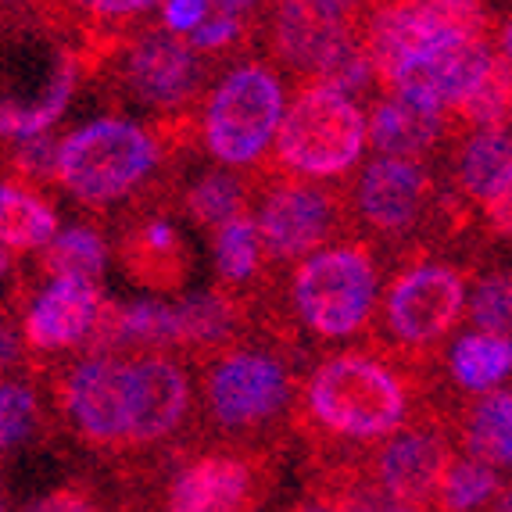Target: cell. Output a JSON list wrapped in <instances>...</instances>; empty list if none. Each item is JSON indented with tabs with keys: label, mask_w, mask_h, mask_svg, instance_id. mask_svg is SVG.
I'll return each mask as SVG.
<instances>
[{
	"label": "cell",
	"mask_w": 512,
	"mask_h": 512,
	"mask_svg": "<svg viewBox=\"0 0 512 512\" xmlns=\"http://www.w3.org/2000/svg\"><path fill=\"white\" fill-rule=\"evenodd\" d=\"M498 33L484 0H369L362 43L380 94L452 115L502 54Z\"/></svg>",
	"instance_id": "cell-1"
},
{
	"label": "cell",
	"mask_w": 512,
	"mask_h": 512,
	"mask_svg": "<svg viewBox=\"0 0 512 512\" xmlns=\"http://www.w3.org/2000/svg\"><path fill=\"white\" fill-rule=\"evenodd\" d=\"M441 373L405 366L369 341L323 351L301 376L294 437L308 462L362 459L437 402Z\"/></svg>",
	"instance_id": "cell-2"
},
{
	"label": "cell",
	"mask_w": 512,
	"mask_h": 512,
	"mask_svg": "<svg viewBox=\"0 0 512 512\" xmlns=\"http://www.w3.org/2000/svg\"><path fill=\"white\" fill-rule=\"evenodd\" d=\"M305 348L255 326L194 362L201 437L251 448H287L294 437Z\"/></svg>",
	"instance_id": "cell-3"
},
{
	"label": "cell",
	"mask_w": 512,
	"mask_h": 512,
	"mask_svg": "<svg viewBox=\"0 0 512 512\" xmlns=\"http://www.w3.org/2000/svg\"><path fill=\"white\" fill-rule=\"evenodd\" d=\"M176 176L180 169L165 162L147 122L101 119L61 137L54 187L86 212L108 215L126 205V215H140L176 208Z\"/></svg>",
	"instance_id": "cell-4"
},
{
	"label": "cell",
	"mask_w": 512,
	"mask_h": 512,
	"mask_svg": "<svg viewBox=\"0 0 512 512\" xmlns=\"http://www.w3.org/2000/svg\"><path fill=\"white\" fill-rule=\"evenodd\" d=\"M473 265L437 258L430 244L394 255L366 341L416 369H441L448 341L470 312Z\"/></svg>",
	"instance_id": "cell-5"
},
{
	"label": "cell",
	"mask_w": 512,
	"mask_h": 512,
	"mask_svg": "<svg viewBox=\"0 0 512 512\" xmlns=\"http://www.w3.org/2000/svg\"><path fill=\"white\" fill-rule=\"evenodd\" d=\"M384 298V262L373 237L351 233L316 255L291 265L280 280V308L301 341L344 348L351 337H369Z\"/></svg>",
	"instance_id": "cell-6"
},
{
	"label": "cell",
	"mask_w": 512,
	"mask_h": 512,
	"mask_svg": "<svg viewBox=\"0 0 512 512\" xmlns=\"http://www.w3.org/2000/svg\"><path fill=\"white\" fill-rule=\"evenodd\" d=\"M283 448L201 441L169 455L126 491L129 512H265L280 487Z\"/></svg>",
	"instance_id": "cell-7"
},
{
	"label": "cell",
	"mask_w": 512,
	"mask_h": 512,
	"mask_svg": "<svg viewBox=\"0 0 512 512\" xmlns=\"http://www.w3.org/2000/svg\"><path fill=\"white\" fill-rule=\"evenodd\" d=\"M369 147L366 111L355 97L326 83H298L276 144L258 176L308 183H351Z\"/></svg>",
	"instance_id": "cell-8"
},
{
	"label": "cell",
	"mask_w": 512,
	"mask_h": 512,
	"mask_svg": "<svg viewBox=\"0 0 512 512\" xmlns=\"http://www.w3.org/2000/svg\"><path fill=\"white\" fill-rule=\"evenodd\" d=\"M283 115L287 86L276 65L244 58L215 79L201 104V147L226 169L258 172L269 162Z\"/></svg>",
	"instance_id": "cell-9"
},
{
	"label": "cell",
	"mask_w": 512,
	"mask_h": 512,
	"mask_svg": "<svg viewBox=\"0 0 512 512\" xmlns=\"http://www.w3.org/2000/svg\"><path fill=\"white\" fill-rule=\"evenodd\" d=\"M215 69L219 61L197 51L190 36L172 33L158 22L129 36V43L111 58L104 76L122 101L147 108L151 115H172V111H190L205 104Z\"/></svg>",
	"instance_id": "cell-10"
},
{
	"label": "cell",
	"mask_w": 512,
	"mask_h": 512,
	"mask_svg": "<svg viewBox=\"0 0 512 512\" xmlns=\"http://www.w3.org/2000/svg\"><path fill=\"white\" fill-rule=\"evenodd\" d=\"M258 176V172H255ZM255 222L276 269L330 248L355 233L351 183H308L287 176H258Z\"/></svg>",
	"instance_id": "cell-11"
},
{
	"label": "cell",
	"mask_w": 512,
	"mask_h": 512,
	"mask_svg": "<svg viewBox=\"0 0 512 512\" xmlns=\"http://www.w3.org/2000/svg\"><path fill=\"white\" fill-rule=\"evenodd\" d=\"M441 187L427 162L412 158H369L366 169L351 180V212L355 226L376 244L394 248V255L434 240L441 215ZM434 248V244H430Z\"/></svg>",
	"instance_id": "cell-12"
},
{
	"label": "cell",
	"mask_w": 512,
	"mask_h": 512,
	"mask_svg": "<svg viewBox=\"0 0 512 512\" xmlns=\"http://www.w3.org/2000/svg\"><path fill=\"white\" fill-rule=\"evenodd\" d=\"M452 409L455 402H448V391H441L437 402L427 405L412 423L362 455V470L391 502V509H434L437 487L462 455Z\"/></svg>",
	"instance_id": "cell-13"
},
{
	"label": "cell",
	"mask_w": 512,
	"mask_h": 512,
	"mask_svg": "<svg viewBox=\"0 0 512 512\" xmlns=\"http://www.w3.org/2000/svg\"><path fill=\"white\" fill-rule=\"evenodd\" d=\"M162 0H22L26 15L51 36L65 40L86 79L104 76L111 58L147 26Z\"/></svg>",
	"instance_id": "cell-14"
},
{
	"label": "cell",
	"mask_w": 512,
	"mask_h": 512,
	"mask_svg": "<svg viewBox=\"0 0 512 512\" xmlns=\"http://www.w3.org/2000/svg\"><path fill=\"white\" fill-rule=\"evenodd\" d=\"M108 298L97 283L86 280H54L40 294L22 301V366L26 373H40L43 366L72 355H83L94 337Z\"/></svg>",
	"instance_id": "cell-15"
},
{
	"label": "cell",
	"mask_w": 512,
	"mask_h": 512,
	"mask_svg": "<svg viewBox=\"0 0 512 512\" xmlns=\"http://www.w3.org/2000/svg\"><path fill=\"white\" fill-rule=\"evenodd\" d=\"M115 258L129 280L154 294H180L194 273L187 237L165 215H133L122 222Z\"/></svg>",
	"instance_id": "cell-16"
},
{
	"label": "cell",
	"mask_w": 512,
	"mask_h": 512,
	"mask_svg": "<svg viewBox=\"0 0 512 512\" xmlns=\"http://www.w3.org/2000/svg\"><path fill=\"white\" fill-rule=\"evenodd\" d=\"M369 122V147L384 158H412V162H430L448 140H459L448 111L427 108V104L409 101V97L380 94L366 108Z\"/></svg>",
	"instance_id": "cell-17"
},
{
	"label": "cell",
	"mask_w": 512,
	"mask_h": 512,
	"mask_svg": "<svg viewBox=\"0 0 512 512\" xmlns=\"http://www.w3.org/2000/svg\"><path fill=\"white\" fill-rule=\"evenodd\" d=\"M512 187V129H473L452 144V194L484 212Z\"/></svg>",
	"instance_id": "cell-18"
},
{
	"label": "cell",
	"mask_w": 512,
	"mask_h": 512,
	"mask_svg": "<svg viewBox=\"0 0 512 512\" xmlns=\"http://www.w3.org/2000/svg\"><path fill=\"white\" fill-rule=\"evenodd\" d=\"M452 423L462 455L512 473V384L455 402Z\"/></svg>",
	"instance_id": "cell-19"
},
{
	"label": "cell",
	"mask_w": 512,
	"mask_h": 512,
	"mask_svg": "<svg viewBox=\"0 0 512 512\" xmlns=\"http://www.w3.org/2000/svg\"><path fill=\"white\" fill-rule=\"evenodd\" d=\"M258 176L237 169H208L180 194V212L208 237L222 233L230 222L255 212Z\"/></svg>",
	"instance_id": "cell-20"
},
{
	"label": "cell",
	"mask_w": 512,
	"mask_h": 512,
	"mask_svg": "<svg viewBox=\"0 0 512 512\" xmlns=\"http://www.w3.org/2000/svg\"><path fill=\"white\" fill-rule=\"evenodd\" d=\"M0 237H4V265H15L29 251H43L58 237V212L47 190L18 176H4L0 190Z\"/></svg>",
	"instance_id": "cell-21"
},
{
	"label": "cell",
	"mask_w": 512,
	"mask_h": 512,
	"mask_svg": "<svg viewBox=\"0 0 512 512\" xmlns=\"http://www.w3.org/2000/svg\"><path fill=\"white\" fill-rule=\"evenodd\" d=\"M444 373L462 398L502 387L512 376V337L487 330H470L455 337L452 351L444 355Z\"/></svg>",
	"instance_id": "cell-22"
},
{
	"label": "cell",
	"mask_w": 512,
	"mask_h": 512,
	"mask_svg": "<svg viewBox=\"0 0 512 512\" xmlns=\"http://www.w3.org/2000/svg\"><path fill=\"white\" fill-rule=\"evenodd\" d=\"M108 265V240L97 226H72L58 233L43 251H36L40 280H86L101 283Z\"/></svg>",
	"instance_id": "cell-23"
},
{
	"label": "cell",
	"mask_w": 512,
	"mask_h": 512,
	"mask_svg": "<svg viewBox=\"0 0 512 512\" xmlns=\"http://www.w3.org/2000/svg\"><path fill=\"white\" fill-rule=\"evenodd\" d=\"M83 79H86L83 65H79L76 54L72 51L61 54L58 76L43 90L40 101L4 104V137H8V144L11 140H29V137H40V133H51V126L61 119V111L69 108V97L76 94V86L83 83Z\"/></svg>",
	"instance_id": "cell-24"
},
{
	"label": "cell",
	"mask_w": 512,
	"mask_h": 512,
	"mask_svg": "<svg viewBox=\"0 0 512 512\" xmlns=\"http://www.w3.org/2000/svg\"><path fill=\"white\" fill-rule=\"evenodd\" d=\"M452 122L462 137L473 129H509L512 126V61L498 54L484 83L473 90L459 108L452 111Z\"/></svg>",
	"instance_id": "cell-25"
},
{
	"label": "cell",
	"mask_w": 512,
	"mask_h": 512,
	"mask_svg": "<svg viewBox=\"0 0 512 512\" xmlns=\"http://www.w3.org/2000/svg\"><path fill=\"white\" fill-rule=\"evenodd\" d=\"M498 487H502L498 470L470 459V455H459L448 477L437 487L434 512H484L491 498L498 495Z\"/></svg>",
	"instance_id": "cell-26"
},
{
	"label": "cell",
	"mask_w": 512,
	"mask_h": 512,
	"mask_svg": "<svg viewBox=\"0 0 512 512\" xmlns=\"http://www.w3.org/2000/svg\"><path fill=\"white\" fill-rule=\"evenodd\" d=\"M466 319L473 323V330L512 337V265L477 276Z\"/></svg>",
	"instance_id": "cell-27"
},
{
	"label": "cell",
	"mask_w": 512,
	"mask_h": 512,
	"mask_svg": "<svg viewBox=\"0 0 512 512\" xmlns=\"http://www.w3.org/2000/svg\"><path fill=\"white\" fill-rule=\"evenodd\" d=\"M43 430H47V419H43L40 394L26 380L8 376L4 380V452H15L18 444L26 448Z\"/></svg>",
	"instance_id": "cell-28"
},
{
	"label": "cell",
	"mask_w": 512,
	"mask_h": 512,
	"mask_svg": "<svg viewBox=\"0 0 512 512\" xmlns=\"http://www.w3.org/2000/svg\"><path fill=\"white\" fill-rule=\"evenodd\" d=\"M58 147L61 140L51 133H40V137L29 140H11L8 158H4V176H18V180H29L36 187H54V176H58Z\"/></svg>",
	"instance_id": "cell-29"
},
{
	"label": "cell",
	"mask_w": 512,
	"mask_h": 512,
	"mask_svg": "<svg viewBox=\"0 0 512 512\" xmlns=\"http://www.w3.org/2000/svg\"><path fill=\"white\" fill-rule=\"evenodd\" d=\"M22 512H108V502H104V495L94 484L69 480V484L54 487L47 495L22 505Z\"/></svg>",
	"instance_id": "cell-30"
},
{
	"label": "cell",
	"mask_w": 512,
	"mask_h": 512,
	"mask_svg": "<svg viewBox=\"0 0 512 512\" xmlns=\"http://www.w3.org/2000/svg\"><path fill=\"white\" fill-rule=\"evenodd\" d=\"M208 18V0H165L162 8V26L172 29V33H197L205 26Z\"/></svg>",
	"instance_id": "cell-31"
},
{
	"label": "cell",
	"mask_w": 512,
	"mask_h": 512,
	"mask_svg": "<svg viewBox=\"0 0 512 512\" xmlns=\"http://www.w3.org/2000/svg\"><path fill=\"white\" fill-rule=\"evenodd\" d=\"M480 222H484V233L487 237H498V240H512V187L505 190L498 201L480 212Z\"/></svg>",
	"instance_id": "cell-32"
},
{
	"label": "cell",
	"mask_w": 512,
	"mask_h": 512,
	"mask_svg": "<svg viewBox=\"0 0 512 512\" xmlns=\"http://www.w3.org/2000/svg\"><path fill=\"white\" fill-rule=\"evenodd\" d=\"M484 512H512V480H502L498 495L491 498V505H487Z\"/></svg>",
	"instance_id": "cell-33"
},
{
	"label": "cell",
	"mask_w": 512,
	"mask_h": 512,
	"mask_svg": "<svg viewBox=\"0 0 512 512\" xmlns=\"http://www.w3.org/2000/svg\"><path fill=\"white\" fill-rule=\"evenodd\" d=\"M498 51H502L505 61H512V15L502 22V33H498Z\"/></svg>",
	"instance_id": "cell-34"
},
{
	"label": "cell",
	"mask_w": 512,
	"mask_h": 512,
	"mask_svg": "<svg viewBox=\"0 0 512 512\" xmlns=\"http://www.w3.org/2000/svg\"><path fill=\"white\" fill-rule=\"evenodd\" d=\"M387 512H416V509H387Z\"/></svg>",
	"instance_id": "cell-35"
},
{
	"label": "cell",
	"mask_w": 512,
	"mask_h": 512,
	"mask_svg": "<svg viewBox=\"0 0 512 512\" xmlns=\"http://www.w3.org/2000/svg\"><path fill=\"white\" fill-rule=\"evenodd\" d=\"M4 4H8V8H11V4H18V0H4Z\"/></svg>",
	"instance_id": "cell-36"
},
{
	"label": "cell",
	"mask_w": 512,
	"mask_h": 512,
	"mask_svg": "<svg viewBox=\"0 0 512 512\" xmlns=\"http://www.w3.org/2000/svg\"><path fill=\"white\" fill-rule=\"evenodd\" d=\"M269 4H273V0H269Z\"/></svg>",
	"instance_id": "cell-37"
}]
</instances>
